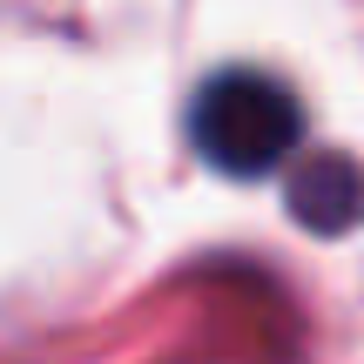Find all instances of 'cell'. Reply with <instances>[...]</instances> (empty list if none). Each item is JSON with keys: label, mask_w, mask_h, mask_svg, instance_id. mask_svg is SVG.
Wrapping results in <instances>:
<instances>
[{"label": "cell", "mask_w": 364, "mask_h": 364, "mask_svg": "<svg viewBox=\"0 0 364 364\" xmlns=\"http://www.w3.org/2000/svg\"><path fill=\"white\" fill-rule=\"evenodd\" d=\"M189 135H196V156L223 176H270L284 169V156L297 149L304 115H297V95L284 81L257 75V68H230V75L203 81L189 108Z\"/></svg>", "instance_id": "1"}, {"label": "cell", "mask_w": 364, "mask_h": 364, "mask_svg": "<svg viewBox=\"0 0 364 364\" xmlns=\"http://www.w3.org/2000/svg\"><path fill=\"white\" fill-rule=\"evenodd\" d=\"M290 209H297L304 223H311L317 236H338V230H351L358 223V209H364V182L351 162H311L297 182H290Z\"/></svg>", "instance_id": "2"}]
</instances>
